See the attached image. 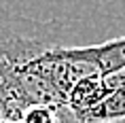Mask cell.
Returning a JSON list of instances; mask_svg holds the SVG:
<instances>
[{
    "label": "cell",
    "instance_id": "cell-1",
    "mask_svg": "<svg viewBox=\"0 0 125 123\" xmlns=\"http://www.w3.org/2000/svg\"><path fill=\"white\" fill-rule=\"evenodd\" d=\"M62 55L70 59H79L85 64H91L98 72H110L125 68V36L110 38L100 45L89 47H59Z\"/></svg>",
    "mask_w": 125,
    "mask_h": 123
},
{
    "label": "cell",
    "instance_id": "cell-2",
    "mask_svg": "<svg viewBox=\"0 0 125 123\" xmlns=\"http://www.w3.org/2000/svg\"><path fill=\"white\" fill-rule=\"evenodd\" d=\"M104 93H106V87L102 83V74L100 72H91V74L81 77L72 85V89L68 91L66 104L70 106V110H72L74 115H76V119L81 121L104 98Z\"/></svg>",
    "mask_w": 125,
    "mask_h": 123
},
{
    "label": "cell",
    "instance_id": "cell-3",
    "mask_svg": "<svg viewBox=\"0 0 125 123\" xmlns=\"http://www.w3.org/2000/svg\"><path fill=\"white\" fill-rule=\"evenodd\" d=\"M125 119V87L106 91L104 98L87 112L79 123H93V121H117Z\"/></svg>",
    "mask_w": 125,
    "mask_h": 123
},
{
    "label": "cell",
    "instance_id": "cell-4",
    "mask_svg": "<svg viewBox=\"0 0 125 123\" xmlns=\"http://www.w3.org/2000/svg\"><path fill=\"white\" fill-rule=\"evenodd\" d=\"M26 102L28 100H23L19 93H15L11 87L0 83V123H9L11 117H13Z\"/></svg>",
    "mask_w": 125,
    "mask_h": 123
},
{
    "label": "cell",
    "instance_id": "cell-5",
    "mask_svg": "<svg viewBox=\"0 0 125 123\" xmlns=\"http://www.w3.org/2000/svg\"><path fill=\"white\" fill-rule=\"evenodd\" d=\"M93 123H125V119H117V121H93Z\"/></svg>",
    "mask_w": 125,
    "mask_h": 123
},
{
    "label": "cell",
    "instance_id": "cell-6",
    "mask_svg": "<svg viewBox=\"0 0 125 123\" xmlns=\"http://www.w3.org/2000/svg\"><path fill=\"white\" fill-rule=\"evenodd\" d=\"M72 123H79V121H72Z\"/></svg>",
    "mask_w": 125,
    "mask_h": 123
}]
</instances>
